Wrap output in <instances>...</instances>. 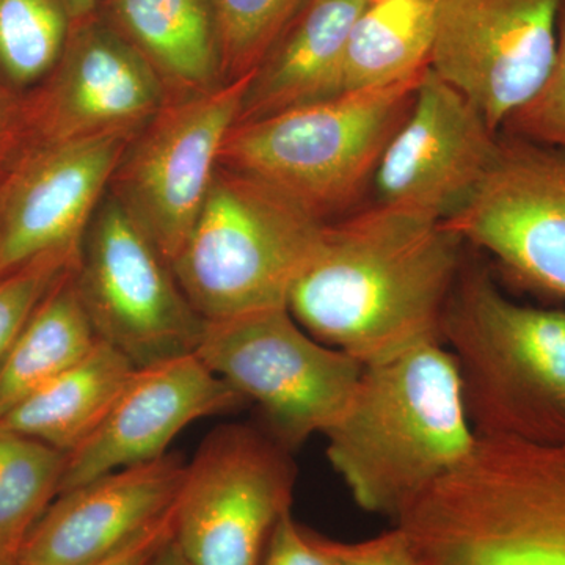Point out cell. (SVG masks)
<instances>
[{"label": "cell", "instance_id": "obj_1", "mask_svg": "<svg viewBox=\"0 0 565 565\" xmlns=\"http://www.w3.org/2000/svg\"><path fill=\"white\" fill-rule=\"evenodd\" d=\"M445 222L374 204L329 222L294 282L288 310L321 343L371 364L441 343V318L465 263Z\"/></svg>", "mask_w": 565, "mask_h": 565}, {"label": "cell", "instance_id": "obj_2", "mask_svg": "<svg viewBox=\"0 0 565 565\" xmlns=\"http://www.w3.org/2000/svg\"><path fill=\"white\" fill-rule=\"evenodd\" d=\"M323 437L327 457L355 504L392 522L478 441L455 356L444 343L364 364Z\"/></svg>", "mask_w": 565, "mask_h": 565}, {"label": "cell", "instance_id": "obj_3", "mask_svg": "<svg viewBox=\"0 0 565 565\" xmlns=\"http://www.w3.org/2000/svg\"><path fill=\"white\" fill-rule=\"evenodd\" d=\"M393 525L418 565H565V445L478 438Z\"/></svg>", "mask_w": 565, "mask_h": 565}, {"label": "cell", "instance_id": "obj_4", "mask_svg": "<svg viewBox=\"0 0 565 565\" xmlns=\"http://www.w3.org/2000/svg\"><path fill=\"white\" fill-rule=\"evenodd\" d=\"M440 333L478 438L565 445V310L515 302L463 263Z\"/></svg>", "mask_w": 565, "mask_h": 565}, {"label": "cell", "instance_id": "obj_5", "mask_svg": "<svg viewBox=\"0 0 565 565\" xmlns=\"http://www.w3.org/2000/svg\"><path fill=\"white\" fill-rule=\"evenodd\" d=\"M426 71L396 84L237 122L218 166L270 185L319 221H337L373 184Z\"/></svg>", "mask_w": 565, "mask_h": 565}, {"label": "cell", "instance_id": "obj_6", "mask_svg": "<svg viewBox=\"0 0 565 565\" xmlns=\"http://www.w3.org/2000/svg\"><path fill=\"white\" fill-rule=\"evenodd\" d=\"M326 225L270 185L218 166L174 278L206 322L288 308Z\"/></svg>", "mask_w": 565, "mask_h": 565}, {"label": "cell", "instance_id": "obj_7", "mask_svg": "<svg viewBox=\"0 0 565 565\" xmlns=\"http://www.w3.org/2000/svg\"><path fill=\"white\" fill-rule=\"evenodd\" d=\"M195 353L258 405L264 429L291 451L330 429L363 371L311 337L288 308L206 322Z\"/></svg>", "mask_w": 565, "mask_h": 565}, {"label": "cell", "instance_id": "obj_8", "mask_svg": "<svg viewBox=\"0 0 565 565\" xmlns=\"http://www.w3.org/2000/svg\"><path fill=\"white\" fill-rule=\"evenodd\" d=\"M291 452L252 424H225L204 438L173 509V539L189 563L262 565L275 525L291 512Z\"/></svg>", "mask_w": 565, "mask_h": 565}, {"label": "cell", "instance_id": "obj_9", "mask_svg": "<svg viewBox=\"0 0 565 565\" xmlns=\"http://www.w3.org/2000/svg\"><path fill=\"white\" fill-rule=\"evenodd\" d=\"M76 282L98 340L137 370L199 349L206 321L182 292L172 266L110 192L82 239Z\"/></svg>", "mask_w": 565, "mask_h": 565}, {"label": "cell", "instance_id": "obj_10", "mask_svg": "<svg viewBox=\"0 0 565 565\" xmlns=\"http://www.w3.org/2000/svg\"><path fill=\"white\" fill-rule=\"evenodd\" d=\"M250 79L167 103L134 137L111 177L109 192L170 266L206 202Z\"/></svg>", "mask_w": 565, "mask_h": 565}, {"label": "cell", "instance_id": "obj_11", "mask_svg": "<svg viewBox=\"0 0 565 565\" xmlns=\"http://www.w3.org/2000/svg\"><path fill=\"white\" fill-rule=\"evenodd\" d=\"M445 223L516 288L565 300V151L500 132L478 191Z\"/></svg>", "mask_w": 565, "mask_h": 565}, {"label": "cell", "instance_id": "obj_12", "mask_svg": "<svg viewBox=\"0 0 565 565\" xmlns=\"http://www.w3.org/2000/svg\"><path fill=\"white\" fill-rule=\"evenodd\" d=\"M559 6L561 0H438L429 68L501 132L552 71Z\"/></svg>", "mask_w": 565, "mask_h": 565}, {"label": "cell", "instance_id": "obj_13", "mask_svg": "<svg viewBox=\"0 0 565 565\" xmlns=\"http://www.w3.org/2000/svg\"><path fill=\"white\" fill-rule=\"evenodd\" d=\"M498 141L475 104L427 68L375 170V204L448 221L478 191Z\"/></svg>", "mask_w": 565, "mask_h": 565}, {"label": "cell", "instance_id": "obj_14", "mask_svg": "<svg viewBox=\"0 0 565 565\" xmlns=\"http://www.w3.org/2000/svg\"><path fill=\"white\" fill-rule=\"evenodd\" d=\"M137 132L47 141L22 161L0 189V277L47 253L81 250Z\"/></svg>", "mask_w": 565, "mask_h": 565}, {"label": "cell", "instance_id": "obj_15", "mask_svg": "<svg viewBox=\"0 0 565 565\" xmlns=\"http://www.w3.org/2000/svg\"><path fill=\"white\" fill-rule=\"evenodd\" d=\"M245 404L243 394L196 353L139 367L98 426L66 455L58 493L98 476L159 459L189 424L239 411Z\"/></svg>", "mask_w": 565, "mask_h": 565}, {"label": "cell", "instance_id": "obj_16", "mask_svg": "<svg viewBox=\"0 0 565 565\" xmlns=\"http://www.w3.org/2000/svg\"><path fill=\"white\" fill-rule=\"evenodd\" d=\"M181 456L132 465L57 494L14 565H96L173 511L185 475Z\"/></svg>", "mask_w": 565, "mask_h": 565}, {"label": "cell", "instance_id": "obj_17", "mask_svg": "<svg viewBox=\"0 0 565 565\" xmlns=\"http://www.w3.org/2000/svg\"><path fill=\"white\" fill-rule=\"evenodd\" d=\"M33 111L43 143L137 132L170 103L158 74L98 14L74 24Z\"/></svg>", "mask_w": 565, "mask_h": 565}, {"label": "cell", "instance_id": "obj_18", "mask_svg": "<svg viewBox=\"0 0 565 565\" xmlns=\"http://www.w3.org/2000/svg\"><path fill=\"white\" fill-rule=\"evenodd\" d=\"M367 2L308 0L252 74L237 122L259 120L341 95L345 44Z\"/></svg>", "mask_w": 565, "mask_h": 565}, {"label": "cell", "instance_id": "obj_19", "mask_svg": "<svg viewBox=\"0 0 565 565\" xmlns=\"http://www.w3.org/2000/svg\"><path fill=\"white\" fill-rule=\"evenodd\" d=\"M96 14L158 74L170 102L225 84L212 0H102Z\"/></svg>", "mask_w": 565, "mask_h": 565}, {"label": "cell", "instance_id": "obj_20", "mask_svg": "<svg viewBox=\"0 0 565 565\" xmlns=\"http://www.w3.org/2000/svg\"><path fill=\"white\" fill-rule=\"evenodd\" d=\"M136 370L117 349L98 341L81 362L0 416V430L68 455L98 426Z\"/></svg>", "mask_w": 565, "mask_h": 565}, {"label": "cell", "instance_id": "obj_21", "mask_svg": "<svg viewBox=\"0 0 565 565\" xmlns=\"http://www.w3.org/2000/svg\"><path fill=\"white\" fill-rule=\"evenodd\" d=\"M438 0H370L343 62V93L384 87L429 68Z\"/></svg>", "mask_w": 565, "mask_h": 565}, {"label": "cell", "instance_id": "obj_22", "mask_svg": "<svg viewBox=\"0 0 565 565\" xmlns=\"http://www.w3.org/2000/svg\"><path fill=\"white\" fill-rule=\"evenodd\" d=\"M76 270L47 294L0 364V416L81 362L98 343L77 291Z\"/></svg>", "mask_w": 565, "mask_h": 565}, {"label": "cell", "instance_id": "obj_23", "mask_svg": "<svg viewBox=\"0 0 565 565\" xmlns=\"http://www.w3.org/2000/svg\"><path fill=\"white\" fill-rule=\"evenodd\" d=\"M66 455L0 430V565H14L32 527L61 492Z\"/></svg>", "mask_w": 565, "mask_h": 565}, {"label": "cell", "instance_id": "obj_24", "mask_svg": "<svg viewBox=\"0 0 565 565\" xmlns=\"http://www.w3.org/2000/svg\"><path fill=\"white\" fill-rule=\"evenodd\" d=\"M71 29L62 0H0V71L14 84L43 79L61 62Z\"/></svg>", "mask_w": 565, "mask_h": 565}, {"label": "cell", "instance_id": "obj_25", "mask_svg": "<svg viewBox=\"0 0 565 565\" xmlns=\"http://www.w3.org/2000/svg\"><path fill=\"white\" fill-rule=\"evenodd\" d=\"M308 0H212L225 84L255 73Z\"/></svg>", "mask_w": 565, "mask_h": 565}, {"label": "cell", "instance_id": "obj_26", "mask_svg": "<svg viewBox=\"0 0 565 565\" xmlns=\"http://www.w3.org/2000/svg\"><path fill=\"white\" fill-rule=\"evenodd\" d=\"M81 250L47 253L0 277V364L36 308L79 264Z\"/></svg>", "mask_w": 565, "mask_h": 565}, {"label": "cell", "instance_id": "obj_27", "mask_svg": "<svg viewBox=\"0 0 565 565\" xmlns=\"http://www.w3.org/2000/svg\"><path fill=\"white\" fill-rule=\"evenodd\" d=\"M501 132L565 151V0L557 14L552 71L537 95L505 121Z\"/></svg>", "mask_w": 565, "mask_h": 565}, {"label": "cell", "instance_id": "obj_28", "mask_svg": "<svg viewBox=\"0 0 565 565\" xmlns=\"http://www.w3.org/2000/svg\"><path fill=\"white\" fill-rule=\"evenodd\" d=\"M315 544L332 565H418L399 526L359 542L327 537L311 530Z\"/></svg>", "mask_w": 565, "mask_h": 565}, {"label": "cell", "instance_id": "obj_29", "mask_svg": "<svg viewBox=\"0 0 565 565\" xmlns=\"http://www.w3.org/2000/svg\"><path fill=\"white\" fill-rule=\"evenodd\" d=\"M262 565H332L321 548L315 544L310 527L292 519L291 512L282 515L275 525Z\"/></svg>", "mask_w": 565, "mask_h": 565}, {"label": "cell", "instance_id": "obj_30", "mask_svg": "<svg viewBox=\"0 0 565 565\" xmlns=\"http://www.w3.org/2000/svg\"><path fill=\"white\" fill-rule=\"evenodd\" d=\"M174 509V505H173ZM173 535V511L158 525L126 545L106 561L96 565H147L154 553Z\"/></svg>", "mask_w": 565, "mask_h": 565}, {"label": "cell", "instance_id": "obj_31", "mask_svg": "<svg viewBox=\"0 0 565 565\" xmlns=\"http://www.w3.org/2000/svg\"><path fill=\"white\" fill-rule=\"evenodd\" d=\"M147 565H192L188 557L182 555L180 546L174 542L173 535L154 553Z\"/></svg>", "mask_w": 565, "mask_h": 565}, {"label": "cell", "instance_id": "obj_32", "mask_svg": "<svg viewBox=\"0 0 565 565\" xmlns=\"http://www.w3.org/2000/svg\"><path fill=\"white\" fill-rule=\"evenodd\" d=\"M62 2L74 25L95 17L98 13L102 0H62Z\"/></svg>", "mask_w": 565, "mask_h": 565}, {"label": "cell", "instance_id": "obj_33", "mask_svg": "<svg viewBox=\"0 0 565 565\" xmlns=\"http://www.w3.org/2000/svg\"><path fill=\"white\" fill-rule=\"evenodd\" d=\"M9 110H7L6 106H3V103L0 102V137H2L3 134H6L7 129H9Z\"/></svg>", "mask_w": 565, "mask_h": 565}]
</instances>
